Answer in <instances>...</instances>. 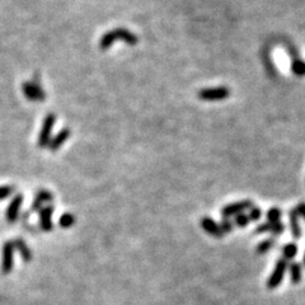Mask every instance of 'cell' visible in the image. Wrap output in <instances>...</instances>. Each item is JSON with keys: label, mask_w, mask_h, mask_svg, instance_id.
<instances>
[{"label": "cell", "mask_w": 305, "mask_h": 305, "mask_svg": "<svg viewBox=\"0 0 305 305\" xmlns=\"http://www.w3.org/2000/svg\"><path fill=\"white\" fill-rule=\"evenodd\" d=\"M116 41H124L130 46H135L139 42V38L135 33H132L131 31L126 28H115L111 29V31L106 32L101 37L100 41V49L101 50H108L109 47L115 44Z\"/></svg>", "instance_id": "obj_1"}, {"label": "cell", "mask_w": 305, "mask_h": 305, "mask_svg": "<svg viewBox=\"0 0 305 305\" xmlns=\"http://www.w3.org/2000/svg\"><path fill=\"white\" fill-rule=\"evenodd\" d=\"M287 267H289V261H286V259L283 258L277 259L274 271H272L271 276L268 277L267 280L268 289L272 290L280 286V283L282 282L283 276H285V272H286Z\"/></svg>", "instance_id": "obj_2"}, {"label": "cell", "mask_w": 305, "mask_h": 305, "mask_svg": "<svg viewBox=\"0 0 305 305\" xmlns=\"http://www.w3.org/2000/svg\"><path fill=\"white\" fill-rule=\"evenodd\" d=\"M55 122H56V116L53 115V113H49L45 117L44 125H42L40 135H38V147L40 148H46L49 145V143H50L51 134H52V128L55 126Z\"/></svg>", "instance_id": "obj_3"}, {"label": "cell", "mask_w": 305, "mask_h": 305, "mask_svg": "<svg viewBox=\"0 0 305 305\" xmlns=\"http://www.w3.org/2000/svg\"><path fill=\"white\" fill-rule=\"evenodd\" d=\"M22 89L25 98L32 101V102H42V101L46 100V93H45L44 88L36 81H25V83H23Z\"/></svg>", "instance_id": "obj_4"}, {"label": "cell", "mask_w": 305, "mask_h": 305, "mask_svg": "<svg viewBox=\"0 0 305 305\" xmlns=\"http://www.w3.org/2000/svg\"><path fill=\"white\" fill-rule=\"evenodd\" d=\"M199 98L203 101H223L227 100L230 96V91L227 87H215V88H205L199 92Z\"/></svg>", "instance_id": "obj_5"}, {"label": "cell", "mask_w": 305, "mask_h": 305, "mask_svg": "<svg viewBox=\"0 0 305 305\" xmlns=\"http://www.w3.org/2000/svg\"><path fill=\"white\" fill-rule=\"evenodd\" d=\"M253 206V203L251 200H244V201H239V203H233L229 205L224 206L221 209V216L223 218H230V216H235L238 214H242L246 210H249Z\"/></svg>", "instance_id": "obj_6"}, {"label": "cell", "mask_w": 305, "mask_h": 305, "mask_svg": "<svg viewBox=\"0 0 305 305\" xmlns=\"http://www.w3.org/2000/svg\"><path fill=\"white\" fill-rule=\"evenodd\" d=\"M14 244L13 242H5L3 246V255H1V271L3 274H9L13 270L14 262Z\"/></svg>", "instance_id": "obj_7"}, {"label": "cell", "mask_w": 305, "mask_h": 305, "mask_svg": "<svg viewBox=\"0 0 305 305\" xmlns=\"http://www.w3.org/2000/svg\"><path fill=\"white\" fill-rule=\"evenodd\" d=\"M22 203H23V196L21 193L13 197V200L10 201L8 207H6L5 218L6 220H8V223H10V224L16 223L17 219H18L19 216V210L22 207Z\"/></svg>", "instance_id": "obj_8"}, {"label": "cell", "mask_w": 305, "mask_h": 305, "mask_svg": "<svg viewBox=\"0 0 305 305\" xmlns=\"http://www.w3.org/2000/svg\"><path fill=\"white\" fill-rule=\"evenodd\" d=\"M52 214H53V206L49 205L45 206L38 211L40 215V228L44 231H51L53 229L52 223Z\"/></svg>", "instance_id": "obj_9"}, {"label": "cell", "mask_w": 305, "mask_h": 305, "mask_svg": "<svg viewBox=\"0 0 305 305\" xmlns=\"http://www.w3.org/2000/svg\"><path fill=\"white\" fill-rule=\"evenodd\" d=\"M200 225H201V228H203V230L209 234V235H211V237H214V238L224 237L223 233H221L220 228H219L218 223L212 220L211 218H207V216H206V218H203L201 219V221H200Z\"/></svg>", "instance_id": "obj_10"}, {"label": "cell", "mask_w": 305, "mask_h": 305, "mask_svg": "<svg viewBox=\"0 0 305 305\" xmlns=\"http://www.w3.org/2000/svg\"><path fill=\"white\" fill-rule=\"evenodd\" d=\"M53 195L46 190H41L36 193L34 201L31 206V211H40L42 209V205L47 203H52Z\"/></svg>", "instance_id": "obj_11"}, {"label": "cell", "mask_w": 305, "mask_h": 305, "mask_svg": "<svg viewBox=\"0 0 305 305\" xmlns=\"http://www.w3.org/2000/svg\"><path fill=\"white\" fill-rule=\"evenodd\" d=\"M69 136H70V130H69V128H62L56 136L53 137V139H51L47 147H49L50 150H52V152H56L57 149H60V148L64 145V143L68 140Z\"/></svg>", "instance_id": "obj_12"}, {"label": "cell", "mask_w": 305, "mask_h": 305, "mask_svg": "<svg viewBox=\"0 0 305 305\" xmlns=\"http://www.w3.org/2000/svg\"><path fill=\"white\" fill-rule=\"evenodd\" d=\"M290 218V228H291V233L295 239H299L302 237V228L299 225V215L295 211V209H291L289 212Z\"/></svg>", "instance_id": "obj_13"}, {"label": "cell", "mask_w": 305, "mask_h": 305, "mask_svg": "<svg viewBox=\"0 0 305 305\" xmlns=\"http://www.w3.org/2000/svg\"><path fill=\"white\" fill-rule=\"evenodd\" d=\"M289 271H290V280L294 285L299 283L302 281L303 277V267L302 263L299 262H293V263H289Z\"/></svg>", "instance_id": "obj_14"}, {"label": "cell", "mask_w": 305, "mask_h": 305, "mask_svg": "<svg viewBox=\"0 0 305 305\" xmlns=\"http://www.w3.org/2000/svg\"><path fill=\"white\" fill-rule=\"evenodd\" d=\"M14 244V248H17L21 253V257L25 262H29L32 259V251L29 249V247L25 244V242L23 239H16L13 242Z\"/></svg>", "instance_id": "obj_15"}, {"label": "cell", "mask_w": 305, "mask_h": 305, "mask_svg": "<svg viewBox=\"0 0 305 305\" xmlns=\"http://www.w3.org/2000/svg\"><path fill=\"white\" fill-rule=\"evenodd\" d=\"M275 246H276V240H275L274 238L265 239V240H262L261 243L257 246V248H255V252L258 253V254H265L266 252H268V251H270L271 248H274Z\"/></svg>", "instance_id": "obj_16"}, {"label": "cell", "mask_w": 305, "mask_h": 305, "mask_svg": "<svg viewBox=\"0 0 305 305\" xmlns=\"http://www.w3.org/2000/svg\"><path fill=\"white\" fill-rule=\"evenodd\" d=\"M296 253H298V246L295 243H287L286 246L282 247V258L286 259V261L293 259Z\"/></svg>", "instance_id": "obj_17"}, {"label": "cell", "mask_w": 305, "mask_h": 305, "mask_svg": "<svg viewBox=\"0 0 305 305\" xmlns=\"http://www.w3.org/2000/svg\"><path fill=\"white\" fill-rule=\"evenodd\" d=\"M75 224V216L70 212H65L64 215H61L59 219V225L64 229H68V228H72Z\"/></svg>", "instance_id": "obj_18"}, {"label": "cell", "mask_w": 305, "mask_h": 305, "mask_svg": "<svg viewBox=\"0 0 305 305\" xmlns=\"http://www.w3.org/2000/svg\"><path fill=\"white\" fill-rule=\"evenodd\" d=\"M291 72L298 76H304L305 75V62L302 60H294L291 64Z\"/></svg>", "instance_id": "obj_19"}, {"label": "cell", "mask_w": 305, "mask_h": 305, "mask_svg": "<svg viewBox=\"0 0 305 305\" xmlns=\"http://www.w3.org/2000/svg\"><path fill=\"white\" fill-rule=\"evenodd\" d=\"M281 215H282V212H281L280 209L272 207V209H270L267 211V223H272V224L279 223L281 219Z\"/></svg>", "instance_id": "obj_20"}, {"label": "cell", "mask_w": 305, "mask_h": 305, "mask_svg": "<svg viewBox=\"0 0 305 305\" xmlns=\"http://www.w3.org/2000/svg\"><path fill=\"white\" fill-rule=\"evenodd\" d=\"M218 225H219V228H220L223 235L230 233V231L234 229V223H231V221L229 220V218H223Z\"/></svg>", "instance_id": "obj_21"}, {"label": "cell", "mask_w": 305, "mask_h": 305, "mask_svg": "<svg viewBox=\"0 0 305 305\" xmlns=\"http://www.w3.org/2000/svg\"><path fill=\"white\" fill-rule=\"evenodd\" d=\"M249 218H248V214H238L234 216V223H235V225H237L238 228H246L248 227L249 224Z\"/></svg>", "instance_id": "obj_22"}, {"label": "cell", "mask_w": 305, "mask_h": 305, "mask_svg": "<svg viewBox=\"0 0 305 305\" xmlns=\"http://www.w3.org/2000/svg\"><path fill=\"white\" fill-rule=\"evenodd\" d=\"M262 216V211L259 207L257 206H252L251 209H249V214H248V218L249 220L252 221H258Z\"/></svg>", "instance_id": "obj_23"}, {"label": "cell", "mask_w": 305, "mask_h": 305, "mask_svg": "<svg viewBox=\"0 0 305 305\" xmlns=\"http://www.w3.org/2000/svg\"><path fill=\"white\" fill-rule=\"evenodd\" d=\"M14 191H16V188L13 186H1L0 187V200L9 197Z\"/></svg>", "instance_id": "obj_24"}, {"label": "cell", "mask_w": 305, "mask_h": 305, "mask_svg": "<svg viewBox=\"0 0 305 305\" xmlns=\"http://www.w3.org/2000/svg\"><path fill=\"white\" fill-rule=\"evenodd\" d=\"M272 223H263V224H259L258 227L255 228V234H265V233H270L272 229Z\"/></svg>", "instance_id": "obj_25"}, {"label": "cell", "mask_w": 305, "mask_h": 305, "mask_svg": "<svg viewBox=\"0 0 305 305\" xmlns=\"http://www.w3.org/2000/svg\"><path fill=\"white\" fill-rule=\"evenodd\" d=\"M283 230H285V227H283V224L281 221H279V223H275V224L272 225V229L270 233H271L272 235H275V237H279V235L282 234Z\"/></svg>", "instance_id": "obj_26"}, {"label": "cell", "mask_w": 305, "mask_h": 305, "mask_svg": "<svg viewBox=\"0 0 305 305\" xmlns=\"http://www.w3.org/2000/svg\"><path fill=\"white\" fill-rule=\"evenodd\" d=\"M295 211L298 212L299 216H302V218L305 220V203H298V206L295 207Z\"/></svg>", "instance_id": "obj_27"}, {"label": "cell", "mask_w": 305, "mask_h": 305, "mask_svg": "<svg viewBox=\"0 0 305 305\" xmlns=\"http://www.w3.org/2000/svg\"><path fill=\"white\" fill-rule=\"evenodd\" d=\"M303 262H304V266H305V253H304V257H303Z\"/></svg>", "instance_id": "obj_28"}]
</instances>
